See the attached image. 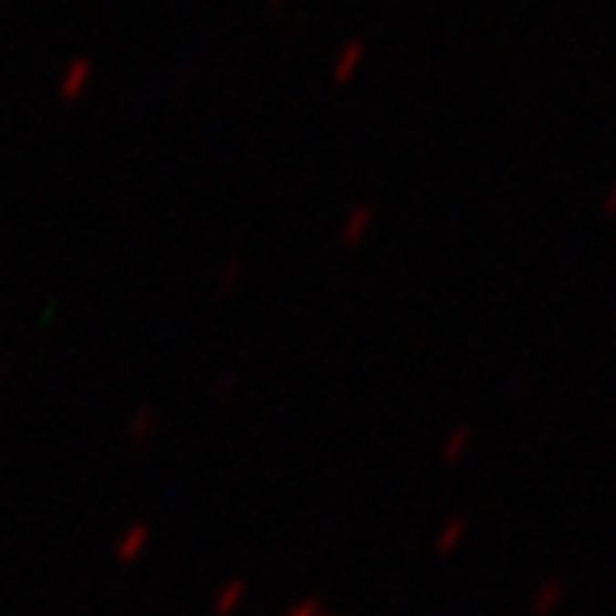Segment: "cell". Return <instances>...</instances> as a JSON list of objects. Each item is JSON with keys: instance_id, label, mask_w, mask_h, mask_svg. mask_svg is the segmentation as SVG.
<instances>
[{"instance_id": "10", "label": "cell", "mask_w": 616, "mask_h": 616, "mask_svg": "<svg viewBox=\"0 0 616 616\" xmlns=\"http://www.w3.org/2000/svg\"><path fill=\"white\" fill-rule=\"evenodd\" d=\"M151 432H154V415L151 411H140L138 418H134V432H130V438H134V442H144Z\"/></svg>"}, {"instance_id": "4", "label": "cell", "mask_w": 616, "mask_h": 616, "mask_svg": "<svg viewBox=\"0 0 616 616\" xmlns=\"http://www.w3.org/2000/svg\"><path fill=\"white\" fill-rule=\"evenodd\" d=\"M374 226V206H366V202H360V206H353V212L346 216V223H343V243L346 247H356L360 240L366 237V230Z\"/></svg>"}, {"instance_id": "3", "label": "cell", "mask_w": 616, "mask_h": 616, "mask_svg": "<svg viewBox=\"0 0 616 616\" xmlns=\"http://www.w3.org/2000/svg\"><path fill=\"white\" fill-rule=\"evenodd\" d=\"M364 56H366L364 38H350V42H343V48H339L336 58H333V76H336V79H350L353 72H356V66L364 62Z\"/></svg>"}, {"instance_id": "2", "label": "cell", "mask_w": 616, "mask_h": 616, "mask_svg": "<svg viewBox=\"0 0 616 616\" xmlns=\"http://www.w3.org/2000/svg\"><path fill=\"white\" fill-rule=\"evenodd\" d=\"M89 76H93V62L86 56H76L66 62V69H62V76H58V93L66 99L79 97L83 93V86L89 83Z\"/></svg>"}, {"instance_id": "1", "label": "cell", "mask_w": 616, "mask_h": 616, "mask_svg": "<svg viewBox=\"0 0 616 616\" xmlns=\"http://www.w3.org/2000/svg\"><path fill=\"white\" fill-rule=\"evenodd\" d=\"M569 596V582L565 579H545L534 589L531 596V613L534 616H555L561 610V602Z\"/></svg>"}, {"instance_id": "11", "label": "cell", "mask_w": 616, "mask_h": 616, "mask_svg": "<svg viewBox=\"0 0 616 616\" xmlns=\"http://www.w3.org/2000/svg\"><path fill=\"white\" fill-rule=\"evenodd\" d=\"M602 216H606V220H613L616 216V179L610 182L606 196H602Z\"/></svg>"}, {"instance_id": "5", "label": "cell", "mask_w": 616, "mask_h": 616, "mask_svg": "<svg viewBox=\"0 0 616 616\" xmlns=\"http://www.w3.org/2000/svg\"><path fill=\"white\" fill-rule=\"evenodd\" d=\"M466 534H469L466 518H448L446 524H442L438 538H435V551H438V555H452V551L466 541Z\"/></svg>"}, {"instance_id": "6", "label": "cell", "mask_w": 616, "mask_h": 616, "mask_svg": "<svg viewBox=\"0 0 616 616\" xmlns=\"http://www.w3.org/2000/svg\"><path fill=\"white\" fill-rule=\"evenodd\" d=\"M148 538H151V531L144 528V524H134V528H127L124 534H120V541H117V561H134L144 551V545H148Z\"/></svg>"}, {"instance_id": "8", "label": "cell", "mask_w": 616, "mask_h": 616, "mask_svg": "<svg viewBox=\"0 0 616 616\" xmlns=\"http://www.w3.org/2000/svg\"><path fill=\"white\" fill-rule=\"evenodd\" d=\"M243 596H247V586H243V582H230V586H223L220 600H216V613L230 616L240 606V602H243Z\"/></svg>"}, {"instance_id": "12", "label": "cell", "mask_w": 616, "mask_h": 616, "mask_svg": "<svg viewBox=\"0 0 616 616\" xmlns=\"http://www.w3.org/2000/svg\"><path fill=\"white\" fill-rule=\"evenodd\" d=\"M281 4H284V0H267V7H281Z\"/></svg>"}, {"instance_id": "9", "label": "cell", "mask_w": 616, "mask_h": 616, "mask_svg": "<svg viewBox=\"0 0 616 616\" xmlns=\"http://www.w3.org/2000/svg\"><path fill=\"white\" fill-rule=\"evenodd\" d=\"M284 616H336V613H329L319 600H302V602H294Z\"/></svg>"}, {"instance_id": "7", "label": "cell", "mask_w": 616, "mask_h": 616, "mask_svg": "<svg viewBox=\"0 0 616 616\" xmlns=\"http://www.w3.org/2000/svg\"><path fill=\"white\" fill-rule=\"evenodd\" d=\"M469 442H473V428H469V425H452V432H448L446 442H442V459L459 462L462 456H466Z\"/></svg>"}]
</instances>
